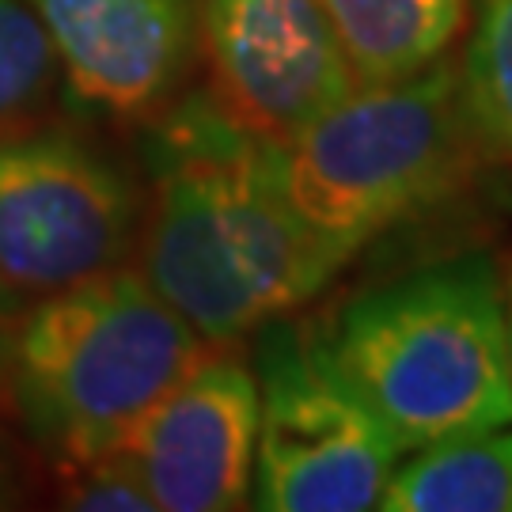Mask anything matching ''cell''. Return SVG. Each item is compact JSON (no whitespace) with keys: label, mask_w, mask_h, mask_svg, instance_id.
<instances>
[{"label":"cell","mask_w":512,"mask_h":512,"mask_svg":"<svg viewBox=\"0 0 512 512\" xmlns=\"http://www.w3.org/2000/svg\"><path fill=\"white\" fill-rule=\"evenodd\" d=\"M251 338L258 380L251 505L262 512L380 509L403 448L338 372L323 323L281 315Z\"/></svg>","instance_id":"5"},{"label":"cell","mask_w":512,"mask_h":512,"mask_svg":"<svg viewBox=\"0 0 512 512\" xmlns=\"http://www.w3.org/2000/svg\"><path fill=\"white\" fill-rule=\"evenodd\" d=\"M69 92L99 114L152 122L198 54V0H27Z\"/></svg>","instance_id":"9"},{"label":"cell","mask_w":512,"mask_h":512,"mask_svg":"<svg viewBox=\"0 0 512 512\" xmlns=\"http://www.w3.org/2000/svg\"><path fill=\"white\" fill-rule=\"evenodd\" d=\"M384 512H512V421L410 452L380 497Z\"/></svg>","instance_id":"11"},{"label":"cell","mask_w":512,"mask_h":512,"mask_svg":"<svg viewBox=\"0 0 512 512\" xmlns=\"http://www.w3.org/2000/svg\"><path fill=\"white\" fill-rule=\"evenodd\" d=\"M61 57L27 0H0V141L38 129L54 107Z\"/></svg>","instance_id":"12"},{"label":"cell","mask_w":512,"mask_h":512,"mask_svg":"<svg viewBox=\"0 0 512 512\" xmlns=\"http://www.w3.org/2000/svg\"><path fill=\"white\" fill-rule=\"evenodd\" d=\"M156 512H228L251 505L258 452V380L236 346H213L122 448Z\"/></svg>","instance_id":"8"},{"label":"cell","mask_w":512,"mask_h":512,"mask_svg":"<svg viewBox=\"0 0 512 512\" xmlns=\"http://www.w3.org/2000/svg\"><path fill=\"white\" fill-rule=\"evenodd\" d=\"M459 80L482 145L494 160L512 164V0L478 4Z\"/></svg>","instance_id":"13"},{"label":"cell","mask_w":512,"mask_h":512,"mask_svg":"<svg viewBox=\"0 0 512 512\" xmlns=\"http://www.w3.org/2000/svg\"><path fill=\"white\" fill-rule=\"evenodd\" d=\"M198 50L220 107L274 145L353 92L323 0H198Z\"/></svg>","instance_id":"7"},{"label":"cell","mask_w":512,"mask_h":512,"mask_svg":"<svg viewBox=\"0 0 512 512\" xmlns=\"http://www.w3.org/2000/svg\"><path fill=\"white\" fill-rule=\"evenodd\" d=\"M323 338L403 456L512 421L505 277L490 251L368 285L323 323Z\"/></svg>","instance_id":"2"},{"label":"cell","mask_w":512,"mask_h":512,"mask_svg":"<svg viewBox=\"0 0 512 512\" xmlns=\"http://www.w3.org/2000/svg\"><path fill=\"white\" fill-rule=\"evenodd\" d=\"M73 482L65 486L61 505L88 512H156L141 471L129 463L126 452H110L103 459L69 467Z\"/></svg>","instance_id":"14"},{"label":"cell","mask_w":512,"mask_h":512,"mask_svg":"<svg viewBox=\"0 0 512 512\" xmlns=\"http://www.w3.org/2000/svg\"><path fill=\"white\" fill-rule=\"evenodd\" d=\"M209 349L141 270L118 266L42 296L23 315L8 395L27 433L80 467L122 452Z\"/></svg>","instance_id":"4"},{"label":"cell","mask_w":512,"mask_h":512,"mask_svg":"<svg viewBox=\"0 0 512 512\" xmlns=\"http://www.w3.org/2000/svg\"><path fill=\"white\" fill-rule=\"evenodd\" d=\"M12 334L16 330L8 327V319L0 315V399L8 395V376H12Z\"/></svg>","instance_id":"15"},{"label":"cell","mask_w":512,"mask_h":512,"mask_svg":"<svg viewBox=\"0 0 512 512\" xmlns=\"http://www.w3.org/2000/svg\"><path fill=\"white\" fill-rule=\"evenodd\" d=\"M486 160L452 54L399 84L353 88L281 145L289 202L338 274L459 198Z\"/></svg>","instance_id":"3"},{"label":"cell","mask_w":512,"mask_h":512,"mask_svg":"<svg viewBox=\"0 0 512 512\" xmlns=\"http://www.w3.org/2000/svg\"><path fill=\"white\" fill-rule=\"evenodd\" d=\"M505 319H509V361H512V262L505 274Z\"/></svg>","instance_id":"16"},{"label":"cell","mask_w":512,"mask_h":512,"mask_svg":"<svg viewBox=\"0 0 512 512\" xmlns=\"http://www.w3.org/2000/svg\"><path fill=\"white\" fill-rule=\"evenodd\" d=\"M145 198L84 137L27 129L0 141V293L50 296L126 266Z\"/></svg>","instance_id":"6"},{"label":"cell","mask_w":512,"mask_h":512,"mask_svg":"<svg viewBox=\"0 0 512 512\" xmlns=\"http://www.w3.org/2000/svg\"><path fill=\"white\" fill-rule=\"evenodd\" d=\"M145 171L141 274L209 346H239L338 277L289 202L281 145L236 122L209 88L148 122Z\"/></svg>","instance_id":"1"},{"label":"cell","mask_w":512,"mask_h":512,"mask_svg":"<svg viewBox=\"0 0 512 512\" xmlns=\"http://www.w3.org/2000/svg\"><path fill=\"white\" fill-rule=\"evenodd\" d=\"M353 88H384L452 54L467 0H323Z\"/></svg>","instance_id":"10"}]
</instances>
